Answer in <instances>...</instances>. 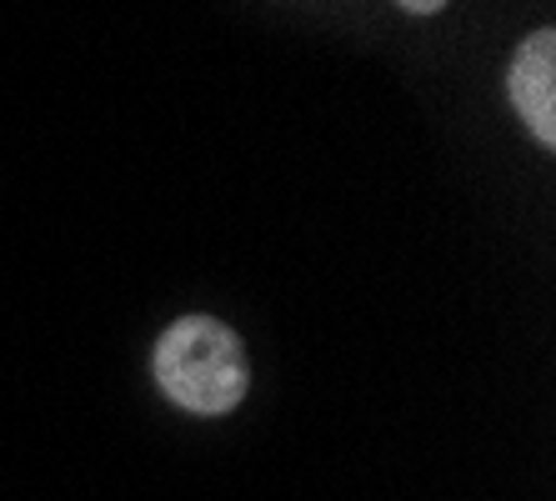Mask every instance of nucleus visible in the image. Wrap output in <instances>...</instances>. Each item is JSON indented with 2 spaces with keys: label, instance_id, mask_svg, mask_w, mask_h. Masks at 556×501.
<instances>
[{
  "label": "nucleus",
  "instance_id": "nucleus-2",
  "mask_svg": "<svg viewBox=\"0 0 556 501\" xmlns=\"http://www.w3.org/2000/svg\"><path fill=\"white\" fill-rule=\"evenodd\" d=\"M506 96L517 105L527 130L552 151L556 146V30H531L511 55Z\"/></svg>",
  "mask_w": 556,
  "mask_h": 501
},
{
  "label": "nucleus",
  "instance_id": "nucleus-1",
  "mask_svg": "<svg viewBox=\"0 0 556 501\" xmlns=\"http://www.w3.org/2000/svg\"><path fill=\"white\" fill-rule=\"evenodd\" d=\"M155 386L166 391L181 412L195 416H226L247 401L251 361L241 336L216 316H181L155 341L151 356Z\"/></svg>",
  "mask_w": 556,
  "mask_h": 501
},
{
  "label": "nucleus",
  "instance_id": "nucleus-3",
  "mask_svg": "<svg viewBox=\"0 0 556 501\" xmlns=\"http://www.w3.org/2000/svg\"><path fill=\"white\" fill-rule=\"evenodd\" d=\"M402 11H412V15H437V11H446L452 0H396Z\"/></svg>",
  "mask_w": 556,
  "mask_h": 501
}]
</instances>
